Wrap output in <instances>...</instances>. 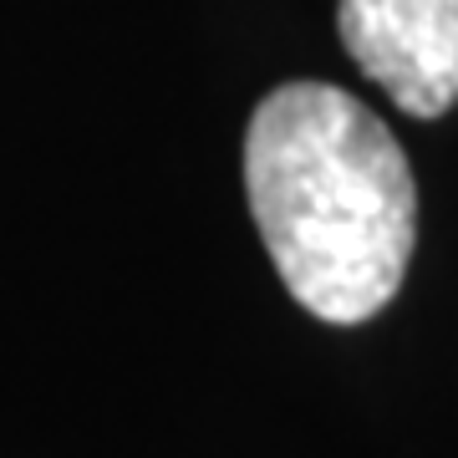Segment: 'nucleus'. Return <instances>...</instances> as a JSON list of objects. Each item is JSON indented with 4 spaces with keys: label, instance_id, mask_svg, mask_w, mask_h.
Segmentation results:
<instances>
[{
    "label": "nucleus",
    "instance_id": "1",
    "mask_svg": "<svg viewBox=\"0 0 458 458\" xmlns=\"http://www.w3.org/2000/svg\"><path fill=\"white\" fill-rule=\"evenodd\" d=\"M245 194L285 291L331 327L397 295L418 240V183L397 138L352 92L285 82L245 132Z\"/></svg>",
    "mask_w": 458,
    "mask_h": 458
},
{
    "label": "nucleus",
    "instance_id": "2",
    "mask_svg": "<svg viewBox=\"0 0 458 458\" xmlns=\"http://www.w3.org/2000/svg\"><path fill=\"white\" fill-rule=\"evenodd\" d=\"M336 31L408 117L458 102V0H336Z\"/></svg>",
    "mask_w": 458,
    "mask_h": 458
}]
</instances>
